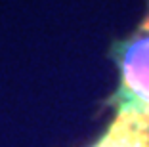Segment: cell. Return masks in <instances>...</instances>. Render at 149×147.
I'll return each instance as SVG.
<instances>
[{
  "mask_svg": "<svg viewBox=\"0 0 149 147\" xmlns=\"http://www.w3.org/2000/svg\"><path fill=\"white\" fill-rule=\"evenodd\" d=\"M118 105L149 111V15L120 50Z\"/></svg>",
  "mask_w": 149,
  "mask_h": 147,
  "instance_id": "cell-1",
  "label": "cell"
},
{
  "mask_svg": "<svg viewBox=\"0 0 149 147\" xmlns=\"http://www.w3.org/2000/svg\"><path fill=\"white\" fill-rule=\"evenodd\" d=\"M90 147H149V111L118 105L113 122Z\"/></svg>",
  "mask_w": 149,
  "mask_h": 147,
  "instance_id": "cell-2",
  "label": "cell"
}]
</instances>
